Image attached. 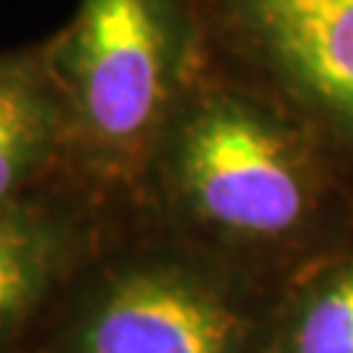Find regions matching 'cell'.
I'll return each mask as SVG.
<instances>
[{
    "instance_id": "7a4b0ae2",
    "label": "cell",
    "mask_w": 353,
    "mask_h": 353,
    "mask_svg": "<svg viewBox=\"0 0 353 353\" xmlns=\"http://www.w3.org/2000/svg\"><path fill=\"white\" fill-rule=\"evenodd\" d=\"M285 285L131 207L21 353H270Z\"/></svg>"
},
{
    "instance_id": "52a82bcc",
    "label": "cell",
    "mask_w": 353,
    "mask_h": 353,
    "mask_svg": "<svg viewBox=\"0 0 353 353\" xmlns=\"http://www.w3.org/2000/svg\"><path fill=\"white\" fill-rule=\"evenodd\" d=\"M270 353H353V241L285 285Z\"/></svg>"
},
{
    "instance_id": "277c9868",
    "label": "cell",
    "mask_w": 353,
    "mask_h": 353,
    "mask_svg": "<svg viewBox=\"0 0 353 353\" xmlns=\"http://www.w3.org/2000/svg\"><path fill=\"white\" fill-rule=\"evenodd\" d=\"M210 65L296 115L353 183V0H194Z\"/></svg>"
},
{
    "instance_id": "5b68a950",
    "label": "cell",
    "mask_w": 353,
    "mask_h": 353,
    "mask_svg": "<svg viewBox=\"0 0 353 353\" xmlns=\"http://www.w3.org/2000/svg\"><path fill=\"white\" fill-rule=\"evenodd\" d=\"M113 210L71 181L0 204V353H21Z\"/></svg>"
},
{
    "instance_id": "6da1fadb",
    "label": "cell",
    "mask_w": 353,
    "mask_h": 353,
    "mask_svg": "<svg viewBox=\"0 0 353 353\" xmlns=\"http://www.w3.org/2000/svg\"><path fill=\"white\" fill-rule=\"evenodd\" d=\"M137 207L278 283L353 241V183L327 147L212 65L168 121Z\"/></svg>"
},
{
    "instance_id": "8992f818",
    "label": "cell",
    "mask_w": 353,
    "mask_h": 353,
    "mask_svg": "<svg viewBox=\"0 0 353 353\" xmlns=\"http://www.w3.org/2000/svg\"><path fill=\"white\" fill-rule=\"evenodd\" d=\"M68 128L50 39L0 48V204L65 178Z\"/></svg>"
},
{
    "instance_id": "3957f363",
    "label": "cell",
    "mask_w": 353,
    "mask_h": 353,
    "mask_svg": "<svg viewBox=\"0 0 353 353\" xmlns=\"http://www.w3.org/2000/svg\"><path fill=\"white\" fill-rule=\"evenodd\" d=\"M48 39L65 178L105 210L137 207L168 121L210 68L194 0H79Z\"/></svg>"
}]
</instances>
